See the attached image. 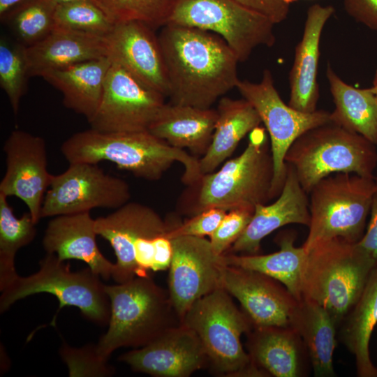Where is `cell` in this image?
Here are the masks:
<instances>
[{
  "label": "cell",
  "mask_w": 377,
  "mask_h": 377,
  "mask_svg": "<svg viewBox=\"0 0 377 377\" xmlns=\"http://www.w3.org/2000/svg\"><path fill=\"white\" fill-rule=\"evenodd\" d=\"M169 83L170 103L200 108L236 88L239 60L219 36L167 24L158 36Z\"/></svg>",
  "instance_id": "1"
},
{
  "label": "cell",
  "mask_w": 377,
  "mask_h": 377,
  "mask_svg": "<svg viewBox=\"0 0 377 377\" xmlns=\"http://www.w3.org/2000/svg\"><path fill=\"white\" fill-rule=\"evenodd\" d=\"M69 163H114L138 178L158 180L175 162L184 167L182 181L193 185L202 176L199 159L148 131L106 133L92 128L75 133L61 146Z\"/></svg>",
  "instance_id": "2"
},
{
  "label": "cell",
  "mask_w": 377,
  "mask_h": 377,
  "mask_svg": "<svg viewBox=\"0 0 377 377\" xmlns=\"http://www.w3.org/2000/svg\"><path fill=\"white\" fill-rule=\"evenodd\" d=\"M105 288L110 302V316L108 329L95 347L105 360L119 348L143 347L182 323L168 291L150 276H135L123 283L105 285Z\"/></svg>",
  "instance_id": "3"
},
{
  "label": "cell",
  "mask_w": 377,
  "mask_h": 377,
  "mask_svg": "<svg viewBox=\"0 0 377 377\" xmlns=\"http://www.w3.org/2000/svg\"><path fill=\"white\" fill-rule=\"evenodd\" d=\"M376 265L356 243L338 238L319 242L307 251L302 297L326 309L339 327Z\"/></svg>",
  "instance_id": "4"
},
{
  "label": "cell",
  "mask_w": 377,
  "mask_h": 377,
  "mask_svg": "<svg viewBox=\"0 0 377 377\" xmlns=\"http://www.w3.org/2000/svg\"><path fill=\"white\" fill-rule=\"evenodd\" d=\"M182 323L198 336L216 373L225 376H267L254 364L241 341L242 335L253 328V323L224 288L196 300Z\"/></svg>",
  "instance_id": "5"
},
{
  "label": "cell",
  "mask_w": 377,
  "mask_h": 377,
  "mask_svg": "<svg viewBox=\"0 0 377 377\" xmlns=\"http://www.w3.org/2000/svg\"><path fill=\"white\" fill-rule=\"evenodd\" d=\"M302 187L309 193L323 178L336 173H354L372 178L377 163L374 144L332 121L299 136L285 156Z\"/></svg>",
  "instance_id": "6"
},
{
  "label": "cell",
  "mask_w": 377,
  "mask_h": 377,
  "mask_svg": "<svg viewBox=\"0 0 377 377\" xmlns=\"http://www.w3.org/2000/svg\"><path fill=\"white\" fill-rule=\"evenodd\" d=\"M274 164L265 131L258 126L249 133V142L237 157L221 169L203 175L198 184L193 215L210 207L229 211L254 207L271 200Z\"/></svg>",
  "instance_id": "7"
},
{
  "label": "cell",
  "mask_w": 377,
  "mask_h": 377,
  "mask_svg": "<svg viewBox=\"0 0 377 377\" xmlns=\"http://www.w3.org/2000/svg\"><path fill=\"white\" fill-rule=\"evenodd\" d=\"M374 178L336 173L319 181L310 191V223L302 246L306 252L332 239L357 243L364 233L376 191Z\"/></svg>",
  "instance_id": "8"
},
{
  "label": "cell",
  "mask_w": 377,
  "mask_h": 377,
  "mask_svg": "<svg viewBox=\"0 0 377 377\" xmlns=\"http://www.w3.org/2000/svg\"><path fill=\"white\" fill-rule=\"evenodd\" d=\"M64 261L54 253H47L39 262L38 272L25 277L18 276L1 291V313L19 300L47 293L59 300V311L66 306H75L91 322L100 325H108L110 302L101 276L89 267L72 272L70 264Z\"/></svg>",
  "instance_id": "9"
},
{
  "label": "cell",
  "mask_w": 377,
  "mask_h": 377,
  "mask_svg": "<svg viewBox=\"0 0 377 377\" xmlns=\"http://www.w3.org/2000/svg\"><path fill=\"white\" fill-rule=\"evenodd\" d=\"M168 24L219 36L239 62L247 60L257 47H272L276 40L271 20L235 0H177Z\"/></svg>",
  "instance_id": "10"
},
{
  "label": "cell",
  "mask_w": 377,
  "mask_h": 377,
  "mask_svg": "<svg viewBox=\"0 0 377 377\" xmlns=\"http://www.w3.org/2000/svg\"><path fill=\"white\" fill-rule=\"evenodd\" d=\"M236 88L256 109L269 133L274 164L270 195L274 198L281 193L285 182V156L289 147L306 131L331 121L330 112L317 110L304 113L292 108L281 99L268 69L264 71L259 82L239 80Z\"/></svg>",
  "instance_id": "11"
},
{
  "label": "cell",
  "mask_w": 377,
  "mask_h": 377,
  "mask_svg": "<svg viewBox=\"0 0 377 377\" xmlns=\"http://www.w3.org/2000/svg\"><path fill=\"white\" fill-rule=\"evenodd\" d=\"M130 198L128 183L106 173L98 164L69 163L64 172L53 175L40 218L90 212L94 208L115 209Z\"/></svg>",
  "instance_id": "12"
},
{
  "label": "cell",
  "mask_w": 377,
  "mask_h": 377,
  "mask_svg": "<svg viewBox=\"0 0 377 377\" xmlns=\"http://www.w3.org/2000/svg\"><path fill=\"white\" fill-rule=\"evenodd\" d=\"M165 96L112 62L99 106L87 121L91 128L106 133L148 131L165 103Z\"/></svg>",
  "instance_id": "13"
},
{
  "label": "cell",
  "mask_w": 377,
  "mask_h": 377,
  "mask_svg": "<svg viewBox=\"0 0 377 377\" xmlns=\"http://www.w3.org/2000/svg\"><path fill=\"white\" fill-rule=\"evenodd\" d=\"M172 258L169 267L168 293L182 322L186 312L198 299L222 288L226 263L224 254L213 249L209 239L194 236L170 238Z\"/></svg>",
  "instance_id": "14"
},
{
  "label": "cell",
  "mask_w": 377,
  "mask_h": 377,
  "mask_svg": "<svg viewBox=\"0 0 377 377\" xmlns=\"http://www.w3.org/2000/svg\"><path fill=\"white\" fill-rule=\"evenodd\" d=\"M3 150L6 168L0 193L20 199L37 224L53 177L47 170L45 142L40 136L16 129L6 140Z\"/></svg>",
  "instance_id": "15"
},
{
  "label": "cell",
  "mask_w": 377,
  "mask_h": 377,
  "mask_svg": "<svg viewBox=\"0 0 377 377\" xmlns=\"http://www.w3.org/2000/svg\"><path fill=\"white\" fill-rule=\"evenodd\" d=\"M171 228L151 207L134 202L95 219L97 235L110 244L117 258L112 276L114 281L123 283L136 276L134 251L142 239L167 234Z\"/></svg>",
  "instance_id": "16"
},
{
  "label": "cell",
  "mask_w": 377,
  "mask_h": 377,
  "mask_svg": "<svg viewBox=\"0 0 377 377\" xmlns=\"http://www.w3.org/2000/svg\"><path fill=\"white\" fill-rule=\"evenodd\" d=\"M135 371L155 377H188L209 360L195 333L183 323L172 327L149 344L118 358Z\"/></svg>",
  "instance_id": "17"
},
{
  "label": "cell",
  "mask_w": 377,
  "mask_h": 377,
  "mask_svg": "<svg viewBox=\"0 0 377 377\" xmlns=\"http://www.w3.org/2000/svg\"><path fill=\"white\" fill-rule=\"evenodd\" d=\"M278 281L263 273L226 265L221 286L237 299L253 327L290 326L297 300Z\"/></svg>",
  "instance_id": "18"
},
{
  "label": "cell",
  "mask_w": 377,
  "mask_h": 377,
  "mask_svg": "<svg viewBox=\"0 0 377 377\" xmlns=\"http://www.w3.org/2000/svg\"><path fill=\"white\" fill-rule=\"evenodd\" d=\"M138 21L115 24L106 35L108 57L151 89L169 94V83L158 36Z\"/></svg>",
  "instance_id": "19"
},
{
  "label": "cell",
  "mask_w": 377,
  "mask_h": 377,
  "mask_svg": "<svg viewBox=\"0 0 377 377\" xmlns=\"http://www.w3.org/2000/svg\"><path fill=\"white\" fill-rule=\"evenodd\" d=\"M286 165V177L279 198L270 205L259 204L255 207L249 223L229 249L230 253L258 254L261 241L276 229L291 223L309 226L307 193L302 188L293 168Z\"/></svg>",
  "instance_id": "20"
},
{
  "label": "cell",
  "mask_w": 377,
  "mask_h": 377,
  "mask_svg": "<svg viewBox=\"0 0 377 377\" xmlns=\"http://www.w3.org/2000/svg\"><path fill=\"white\" fill-rule=\"evenodd\" d=\"M96 235L95 219L90 212L56 216L47 226L43 246L47 253H54L62 260L84 262L94 273L109 280L114 263L101 252Z\"/></svg>",
  "instance_id": "21"
},
{
  "label": "cell",
  "mask_w": 377,
  "mask_h": 377,
  "mask_svg": "<svg viewBox=\"0 0 377 377\" xmlns=\"http://www.w3.org/2000/svg\"><path fill=\"white\" fill-rule=\"evenodd\" d=\"M334 12L333 6L320 4H313L307 10L303 35L296 46L289 75L288 104L297 111L312 113L317 110L320 40L325 24Z\"/></svg>",
  "instance_id": "22"
},
{
  "label": "cell",
  "mask_w": 377,
  "mask_h": 377,
  "mask_svg": "<svg viewBox=\"0 0 377 377\" xmlns=\"http://www.w3.org/2000/svg\"><path fill=\"white\" fill-rule=\"evenodd\" d=\"M29 76L108 57L106 36L54 28L40 41L25 46Z\"/></svg>",
  "instance_id": "23"
},
{
  "label": "cell",
  "mask_w": 377,
  "mask_h": 377,
  "mask_svg": "<svg viewBox=\"0 0 377 377\" xmlns=\"http://www.w3.org/2000/svg\"><path fill=\"white\" fill-rule=\"evenodd\" d=\"M217 117L216 109L165 103L148 131L172 147L202 156L211 144Z\"/></svg>",
  "instance_id": "24"
},
{
  "label": "cell",
  "mask_w": 377,
  "mask_h": 377,
  "mask_svg": "<svg viewBox=\"0 0 377 377\" xmlns=\"http://www.w3.org/2000/svg\"><path fill=\"white\" fill-rule=\"evenodd\" d=\"M254 364L267 376L299 377L304 374L303 346L298 333L286 327H253L246 334Z\"/></svg>",
  "instance_id": "25"
},
{
  "label": "cell",
  "mask_w": 377,
  "mask_h": 377,
  "mask_svg": "<svg viewBox=\"0 0 377 377\" xmlns=\"http://www.w3.org/2000/svg\"><path fill=\"white\" fill-rule=\"evenodd\" d=\"M111 65V59L104 57L47 72L41 77L61 93L65 107L89 121L99 106Z\"/></svg>",
  "instance_id": "26"
},
{
  "label": "cell",
  "mask_w": 377,
  "mask_h": 377,
  "mask_svg": "<svg viewBox=\"0 0 377 377\" xmlns=\"http://www.w3.org/2000/svg\"><path fill=\"white\" fill-rule=\"evenodd\" d=\"M290 325L304 342L314 376H334L333 354L338 326L328 311L317 302L302 297L292 312Z\"/></svg>",
  "instance_id": "27"
},
{
  "label": "cell",
  "mask_w": 377,
  "mask_h": 377,
  "mask_svg": "<svg viewBox=\"0 0 377 377\" xmlns=\"http://www.w3.org/2000/svg\"><path fill=\"white\" fill-rule=\"evenodd\" d=\"M216 110L211 144L199 159L202 175L214 172L234 152L241 140L262 123L256 109L244 98L221 97Z\"/></svg>",
  "instance_id": "28"
},
{
  "label": "cell",
  "mask_w": 377,
  "mask_h": 377,
  "mask_svg": "<svg viewBox=\"0 0 377 377\" xmlns=\"http://www.w3.org/2000/svg\"><path fill=\"white\" fill-rule=\"evenodd\" d=\"M376 324L377 265L357 302L338 327L341 341L354 355L360 377H377V367L369 355L370 339Z\"/></svg>",
  "instance_id": "29"
},
{
  "label": "cell",
  "mask_w": 377,
  "mask_h": 377,
  "mask_svg": "<svg viewBox=\"0 0 377 377\" xmlns=\"http://www.w3.org/2000/svg\"><path fill=\"white\" fill-rule=\"evenodd\" d=\"M326 76L334 103L331 121L377 144V99L371 87L358 89L346 83L329 63Z\"/></svg>",
  "instance_id": "30"
},
{
  "label": "cell",
  "mask_w": 377,
  "mask_h": 377,
  "mask_svg": "<svg viewBox=\"0 0 377 377\" xmlns=\"http://www.w3.org/2000/svg\"><path fill=\"white\" fill-rule=\"evenodd\" d=\"M276 242L280 246L276 252L266 255L224 253L225 262L228 265L256 271L273 278L300 300L307 252L302 246L294 245V235H281Z\"/></svg>",
  "instance_id": "31"
},
{
  "label": "cell",
  "mask_w": 377,
  "mask_h": 377,
  "mask_svg": "<svg viewBox=\"0 0 377 377\" xmlns=\"http://www.w3.org/2000/svg\"><path fill=\"white\" fill-rule=\"evenodd\" d=\"M0 193V290L3 291L19 276L15 270V258L21 248L36 237V223L29 212L16 217L8 202Z\"/></svg>",
  "instance_id": "32"
},
{
  "label": "cell",
  "mask_w": 377,
  "mask_h": 377,
  "mask_svg": "<svg viewBox=\"0 0 377 377\" xmlns=\"http://www.w3.org/2000/svg\"><path fill=\"white\" fill-rule=\"evenodd\" d=\"M57 6L52 0H24L0 17L12 30L19 43L27 47L40 41L53 30Z\"/></svg>",
  "instance_id": "33"
},
{
  "label": "cell",
  "mask_w": 377,
  "mask_h": 377,
  "mask_svg": "<svg viewBox=\"0 0 377 377\" xmlns=\"http://www.w3.org/2000/svg\"><path fill=\"white\" fill-rule=\"evenodd\" d=\"M117 24L138 21L156 29L169 22L177 0H92Z\"/></svg>",
  "instance_id": "34"
},
{
  "label": "cell",
  "mask_w": 377,
  "mask_h": 377,
  "mask_svg": "<svg viewBox=\"0 0 377 377\" xmlns=\"http://www.w3.org/2000/svg\"><path fill=\"white\" fill-rule=\"evenodd\" d=\"M29 74L25 46L0 40V86L5 91L13 112L17 115L25 94Z\"/></svg>",
  "instance_id": "35"
},
{
  "label": "cell",
  "mask_w": 377,
  "mask_h": 377,
  "mask_svg": "<svg viewBox=\"0 0 377 377\" xmlns=\"http://www.w3.org/2000/svg\"><path fill=\"white\" fill-rule=\"evenodd\" d=\"M114 25L92 0H76L56 8L54 28L106 36Z\"/></svg>",
  "instance_id": "36"
},
{
  "label": "cell",
  "mask_w": 377,
  "mask_h": 377,
  "mask_svg": "<svg viewBox=\"0 0 377 377\" xmlns=\"http://www.w3.org/2000/svg\"><path fill=\"white\" fill-rule=\"evenodd\" d=\"M59 354L68 366L70 376H110L114 373L108 360L98 355L94 344L73 348L64 343Z\"/></svg>",
  "instance_id": "37"
},
{
  "label": "cell",
  "mask_w": 377,
  "mask_h": 377,
  "mask_svg": "<svg viewBox=\"0 0 377 377\" xmlns=\"http://www.w3.org/2000/svg\"><path fill=\"white\" fill-rule=\"evenodd\" d=\"M254 207H242L227 212L218 228L209 237L214 251L219 255L226 253L241 236L249 223Z\"/></svg>",
  "instance_id": "38"
},
{
  "label": "cell",
  "mask_w": 377,
  "mask_h": 377,
  "mask_svg": "<svg viewBox=\"0 0 377 377\" xmlns=\"http://www.w3.org/2000/svg\"><path fill=\"white\" fill-rule=\"evenodd\" d=\"M227 212L219 207L204 209L184 223L172 225L167 236L169 238L177 236L210 237Z\"/></svg>",
  "instance_id": "39"
},
{
  "label": "cell",
  "mask_w": 377,
  "mask_h": 377,
  "mask_svg": "<svg viewBox=\"0 0 377 377\" xmlns=\"http://www.w3.org/2000/svg\"><path fill=\"white\" fill-rule=\"evenodd\" d=\"M247 8L271 20L274 24L284 21L297 0H235Z\"/></svg>",
  "instance_id": "40"
},
{
  "label": "cell",
  "mask_w": 377,
  "mask_h": 377,
  "mask_svg": "<svg viewBox=\"0 0 377 377\" xmlns=\"http://www.w3.org/2000/svg\"><path fill=\"white\" fill-rule=\"evenodd\" d=\"M343 6L355 21L377 30V0H343Z\"/></svg>",
  "instance_id": "41"
},
{
  "label": "cell",
  "mask_w": 377,
  "mask_h": 377,
  "mask_svg": "<svg viewBox=\"0 0 377 377\" xmlns=\"http://www.w3.org/2000/svg\"><path fill=\"white\" fill-rule=\"evenodd\" d=\"M370 212L367 230L356 245L377 264V190L373 196Z\"/></svg>",
  "instance_id": "42"
},
{
  "label": "cell",
  "mask_w": 377,
  "mask_h": 377,
  "mask_svg": "<svg viewBox=\"0 0 377 377\" xmlns=\"http://www.w3.org/2000/svg\"><path fill=\"white\" fill-rule=\"evenodd\" d=\"M24 0H0V16Z\"/></svg>",
  "instance_id": "43"
},
{
  "label": "cell",
  "mask_w": 377,
  "mask_h": 377,
  "mask_svg": "<svg viewBox=\"0 0 377 377\" xmlns=\"http://www.w3.org/2000/svg\"><path fill=\"white\" fill-rule=\"evenodd\" d=\"M371 89L377 99V70L375 73L374 80H373V85L371 87Z\"/></svg>",
  "instance_id": "44"
},
{
  "label": "cell",
  "mask_w": 377,
  "mask_h": 377,
  "mask_svg": "<svg viewBox=\"0 0 377 377\" xmlns=\"http://www.w3.org/2000/svg\"><path fill=\"white\" fill-rule=\"evenodd\" d=\"M52 1L58 5V4L65 3H68V2H71V1H73L76 0H52Z\"/></svg>",
  "instance_id": "45"
},
{
  "label": "cell",
  "mask_w": 377,
  "mask_h": 377,
  "mask_svg": "<svg viewBox=\"0 0 377 377\" xmlns=\"http://www.w3.org/2000/svg\"><path fill=\"white\" fill-rule=\"evenodd\" d=\"M376 190H377V182H376Z\"/></svg>",
  "instance_id": "46"
}]
</instances>
